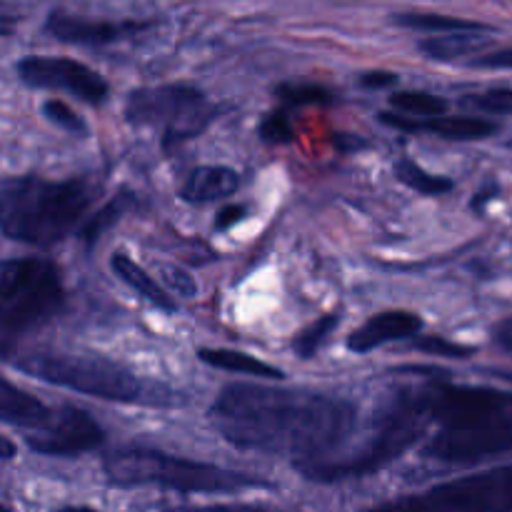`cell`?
Listing matches in <instances>:
<instances>
[{
  "instance_id": "cell-1",
  "label": "cell",
  "mask_w": 512,
  "mask_h": 512,
  "mask_svg": "<svg viewBox=\"0 0 512 512\" xmlns=\"http://www.w3.org/2000/svg\"><path fill=\"white\" fill-rule=\"evenodd\" d=\"M210 423L235 448L290 458L300 468L335 458L358 425V410L315 390L235 383L210 405Z\"/></svg>"
},
{
  "instance_id": "cell-2",
  "label": "cell",
  "mask_w": 512,
  "mask_h": 512,
  "mask_svg": "<svg viewBox=\"0 0 512 512\" xmlns=\"http://www.w3.org/2000/svg\"><path fill=\"white\" fill-rule=\"evenodd\" d=\"M435 433L425 458L468 465L512 453V393L430 380L420 385Z\"/></svg>"
},
{
  "instance_id": "cell-3",
  "label": "cell",
  "mask_w": 512,
  "mask_h": 512,
  "mask_svg": "<svg viewBox=\"0 0 512 512\" xmlns=\"http://www.w3.org/2000/svg\"><path fill=\"white\" fill-rule=\"evenodd\" d=\"M98 193L100 185L88 178L13 175L0 188V228L5 238L50 248L83 228Z\"/></svg>"
},
{
  "instance_id": "cell-4",
  "label": "cell",
  "mask_w": 512,
  "mask_h": 512,
  "mask_svg": "<svg viewBox=\"0 0 512 512\" xmlns=\"http://www.w3.org/2000/svg\"><path fill=\"white\" fill-rule=\"evenodd\" d=\"M13 365L30 378L108 403L145 405V408H178L185 403L183 395L170 385L140 378L123 363H115L103 355L30 353L15 360Z\"/></svg>"
},
{
  "instance_id": "cell-5",
  "label": "cell",
  "mask_w": 512,
  "mask_h": 512,
  "mask_svg": "<svg viewBox=\"0 0 512 512\" xmlns=\"http://www.w3.org/2000/svg\"><path fill=\"white\" fill-rule=\"evenodd\" d=\"M430 430H433V423H430L420 385L403 388L380 410L368 443L360 445L355 453L345 455V458L300 465L295 470L313 483H340V480L365 478V475H373L395 463L400 455H405L420 440L428 438Z\"/></svg>"
},
{
  "instance_id": "cell-6",
  "label": "cell",
  "mask_w": 512,
  "mask_h": 512,
  "mask_svg": "<svg viewBox=\"0 0 512 512\" xmlns=\"http://www.w3.org/2000/svg\"><path fill=\"white\" fill-rule=\"evenodd\" d=\"M103 473L115 488H163L173 493H240V490L273 488L268 480L238 470L178 458L165 450L130 445L103 460Z\"/></svg>"
},
{
  "instance_id": "cell-7",
  "label": "cell",
  "mask_w": 512,
  "mask_h": 512,
  "mask_svg": "<svg viewBox=\"0 0 512 512\" xmlns=\"http://www.w3.org/2000/svg\"><path fill=\"white\" fill-rule=\"evenodd\" d=\"M63 275L53 260L10 258L0 268V350L63 310Z\"/></svg>"
},
{
  "instance_id": "cell-8",
  "label": "cell",
  "mask_w": 512,
  "mask_h": 512,
  "mask_svg": "<svg viewBox=\"0 0 512 512\" xmlns=\"http://www.w3.org/2000/svg\"><path fill=\"white\" fill-rule=\"evenodd\" d=\"M215 118V108L203 90L183 83L138 88L125 100V120L130 125L160 128L163 148L185 143L203 133Z\"/></svg>"
},
{
  "instance_id": "cell-9",
  "label": "cell",
  "mask_w": 512,
  "mask_h": 512,
  "mask_svg": "<svg viewBox=\"0 0 512 512\" xmlns=\"http://www.w3.org/2000/svg\"><path fill=\"white\" fill-rule=\"evenodd\" d=\"M365 512H512V465L448 480Z\"/></svg>"
},
{
  "instance_id": "cell-10",
  "label": "cell",
  "mask_w": 512,
  "mask_h": 512,
  "mask_svg": "<svg viewBox=\"0 0 512 512\" xmlns=\"http://www.w3.org/2000/svg\"><path fill=\"white\" fill-rule=\"evenodd\" d=\"M18 78L35 90H60L90 105L108 100V83L100 73L73 58H55V55H28L18 63Z\"/></svg>"
},
{
  "instance_id": "cell-11",
  "label": "cell",
  "mask_w": 512,
  "mask_h": 512,
  "mask_svg": "<svg viewBox=\"0 0 512 512\" xmlns=\"http://www.w3.org/2000/svg\"><path fill=\"white\" fill-rule=\"evenodd\" d=\"M105 440V430L95 423V418L85 410L63 405L50 410V418L35 433L25 435V445L33 453L50 455V458H73V455L90 453Z\"/></svg>"
},
{
  "instance_id": "cell-12",
  "label": "cell",
  "mask_w": 512,
  "mask_h": 512,
  "mask_svg": "<svg viewBox=\"0 0 512 512\" xmlns=\"http://www.w3.org/2000/svg\"><path fill=\"white\" fill-rule=\"evenodd\" d=\"M145 28H148V23H138V20H123V23L90 20L83 18V15L65 13V10H53L45 20V33L53 35L60 43L75 45H110Z\"/></svg>"
},
{
  "instance_id": "cell-13",
  "label": "cell",
  "mask_w": 512,
  "mask_h": 512,
  "mask_svg": "<svg viewBox=\"0 0 512 512\" xmlns=\"http://www.w3.org/2000/svg\"><path fill=\"white\" fill-rule=\"evenodd\" d=\"M380 120L385 125L403 133H430L435 138L443 140H485L490 135L498 133V123L488 118H473V115H443V118H430V120H415L405 118V115L395 113H380Z\"/></svg>"
},
{
  "instance_id": "cell-14",
  "label": "cell",
  "mask_w": 512,
  "mask_h": 512,
  "mask_svg": "<svg viewBox=\"0 0 512 512\" xmlns=\"http://www.w3.org/2000/svg\"><path fill=\"white\" fill-rule=\"evenodd\" d=\"M423 330V318L408 310H385V313L373 315L368 323L353 330L348 338L350 353H373L383 345L400 343V340H413Z\"/></svg>"
},
{
  "instance_id": "cell-15",
  "label": "cell",
  "mask_w": 512,
  "mask_h": 512,
  "mask_svg": "<svg viewBox=\"0 0 512 512\" xmlns=\"http://www.w3.org/2000/svg\"><path fill=\"white\" fill-rule=\"evenodd\" d=\"M240 175L228 165H200L180 185V198L190 205L215 203L238 193Z\"/></svg>"
},
{
  "instance_id": "cell-16",
  "label": "cell",
  "mask_w": 512,
  "mask_h": 512,
  "mask_svg": "<svg viewBox=\"0 0 512 512\" xmlns=\"http://www.w3.org/2000/svg\"><path fill=\"white\" fill-rule=\"evenodd\" d=\"M50 410L53 408H48L43 400L13 385L8 378L0 385V418L3 423L23 430V435L35 433L50 418Z\"/></svg>"
},
{
  "instance_id": "cell-17",
  "label": "cell",
  "mask_w": 512,
  "mask_h": 512,
  "mask_svg": "<svg viewBox=\"0 0 512 512\" xmlns=\"http://www.w3.org/2000/svg\"><path fill=\"white\" fill-rule=\"evenodd\" d=\"M110 268H113V273L118 275V278L123 280L133 293H138L140 298H145L158 310H165V313H175V310H178V305H175V300L170 298L168 290L160 288V285L153 280V275H150L148 270L140 268L130 255L113 253L110 255Z\"/></svg>"
},
{
  "instance_id": "cell-18",
  "label": "cell",
  "mask_w": 512,
  "mask_h": 512,
  "mask_svg": "<svg viewBox=\"0 0 512 512\" xmlns=\"http://www.w3.org/2000/svg\"><path fill=\"white\" fill-rule=\"evenodd\" d=\"M198 358L205 365L215 370H225V373L235 375H253V378H265V380H283L285 373L275 365L263 363L260 358L248 353H240V350H228V348H203L198 350Z\"/></svg>"
},
{
  "instance_id": "cell-19",
  "label": "cell",
  "mask_w": 512,
  "mask_h": 512,
  "mask_svg": "<svg viewBox=\"0 0 512 512\" xmlns=\"http://www.w3.org/2000/svg\"><path fill=\"white\" fill-rule=\"evenodd\" d=\"M488 45V38L483 33H450V35H433L418 43V50L430 60L440 63H453V60H473L478 58L480 50Z\"/></svg>"
},
{
  "instance_id": "cell-20",
  "label": "cell",
  "mask_w": 512,
  "mask_h": 512,
  "mask_svg": "<svg viewBox=\"0 0 512 512\" xmlns=\"http://www.w3.org/2000/svg\"><path fill=\"white\" fill-rule=\"evenodd\" d=\"M393 23L408 30H423L433 35H450V33H493V28L478 20L453 18V15L440 13H398L393 15Z\"/></svg>"
},
{
  "instance_id": "cell-21",
  "label": "cell",
  "mask_w": 512,
  "mask_h": 512,
  "mask_svg": "<svg viewBox=\"0 0 512 512\" xmlns=\"http://www.w3.org/2000/svg\"><path fill=\"white\" fill-rule=\"evenodd\" d=\"M395 178L403 185H408L410 190H415V193L430 195V198H438V195L450 193V190L455 188L453 180L445 178V175L428 173V170L420 168V165L410 158H400L398 163H395Z\"/></svg>"
},
{
  "instance_id": "cell-22",
  "label": "cell",
  "mask_w": 512,
  "mask_h": 512,
  "mask_svg": "<svg viewBox=\"0 0 512 512\" xmlns=\"http://www.w3.org/2000/svg\"><path fill=\"white\" fill-rule=\"evenodd\" d=\"M390 105L400 115H410L415 120L443 118L445 110H448V100L440 98V95L425 93V90H400V93L390 95Z\"/></svg>"
},
{
  "instance_id": "cell-23",
  "label": "cell",
  "mask_w": 512,
  "mask_h": 512,
  "mask_svg": "<svg viewBox=\"0 0 512 512\" xmlns=\"http://www.w3.org/2000/svg\"><path fill=\"white\" fill-rule=\"evenodd\" d=\"M130 205H133V195L130 193L115 195V198L108 200V203H105L103 208L93 215V218L85 220V225L80 228V240H83L88 248L90 245H95V240H98L105 230L113 228V225L123 218L125 210H128Z\"/></svg>"
},
{
  "instance_id": "cell-24",
  "label": "cell",
  "mask_w": 512,
  "mask_h": 512,
  "mask_svg": "<svg viewBox=\"0 0 512 512\" xmlns=\"http://www.w3.org/2000/svg\"><path fill=\"white\" fill-rule=\"evenodd\" d=\"M340 318L338 315H323V318L315 320L313 325H308L305 330H300L293 340V350L303 360H310L320 350V345H325V340L330 338L335 328H338Z\"/></svg>"
},
{
  "instance_id": "cell-25",
  "label": "cell",
  "mask_w": 512,
  "mask_h": 512,
  "mask_svg": "<svg viewBox=\"0 0 512 512\" xmlns=\"http://www.w3.org/2000/svg\"><path fill=\"white\" fill-rule=\"evenodd\" d=\"M413 348L418 353L433 355V358H450V360H468L475 355L473 345L455 343L450 338H440V335H425V338H415Z\"/></svg>"
},
{
  "instance_id": "cell-26",
  "label": "cell",
  "mask_w": 512,
  "mask_h": 512,
  "mask_svg": "<svg viewBox=\"0 0 512 512\" xmlns=\"http://www.w3.org/2000/svg\"><path fill=\"white\" fill-rule=\"evenodd\" d=\"M43 115L48 123H53L55 128H60L63 133L75 135V138H85V135H88V125H85V120L80 118L68 103H63V100H45Z\"/></svg>"
},
{
  "instance_id": "cell-27",
  "label": "cell",
  "mask_w": 512,
  "mask_h": 512,
  "mask_svg": "<svg viewBox=\"0 0 512 512\" xmlns=\"http://www.w3.org/2000/svg\"><path fill=\"white\" fill-rule=\"evenodd\" d=\"M278 98L283 100L285 105H320V103H330L333 95L330 90H325L323 85H315V83H283L278 85Z\"/></svg>"
},
{
  "instance_id": "cell-28",
  "label": "cell",
  "mask_w": 512,
  "mask_h": 512,
  "mask_svg": "<svg viewBox=\"0 0 512 512\" xmlns=\"http://www.w3.org/2000/svg\"><path fill=\"white\" fill-rule=\"evenodd\" d=\"M468 108H478L488 115H512V90L510 88H493V90H485V93L478 95H468L463 100Z\"/></svg>"
},
{
  "instance_id": "cell-29",
  "label": "cell",
  "mask_w": 512,
  "mask_h": 512,
  "mask_svg": "<svg viewBox=\"0 0 512 512\" xmlns=\"http://www.w3.org/2000/svg\"><path fill=\"white\" fill-rule=\"evenodd\" d=\"M260 138L265 140V143H290L293 140V125H290V118H288V110H273V113H268L263 118V123H260L258 128Z\"/></svg>"
},
{
  "instance_id": "cell-30",
  "label": "cell",
  "mask_w": 512,
  "mask_h": 512,
  "mask_svg": "<svg viewBox=\"0 0 512 512\" xmlns=\"http://www.w3.org/2000/svg\"><path fill=\"white\" fill-rule=\"evenodd\" d=\"M163 278L165 283H168L170 290H175V293L180 295V298H195V293H198V285H195V280L190 278L185 270L180 268H170V265H163Z\"/></svg>"
},
{
  "instance_id": "cell-31",
  "label": "cell",
  "mask_w": 512,
  "mask_h": 512,
  "mask_svg": "<svg viewBox=\"0 0 512 512\" xmlns=\"http://www.w3.org/2000/svg\"><path fill=\"white\" fill-rule=\"evenodd\" d=\"M468 65L470 68H485V70H512V48L480 53L478 58L468 60Z\"/></svg>"
},
{
  "instance_id": "cell-32",
  "label": "cell",
  "mask_w": 512,
  "mask_h": 512,
  "mask_svg": "<svg viewBox=\"0 0 512 512\" xmlns=\"http://www.w3.org/2000/svg\"><path fill=\"white\" fill-rule=\"evenodd\" d=\"M245 218H248V205H240V203L225 205V208H220L218 215H215V228L230 230L233 225H238L240 220Z\"/></svg>"
},
{
  "instance_id": "cell-33",
  "label": "cell",
  "mask_w": 512,
  "mask_h": 512,
  "mask_svg": "<svg viewBox=\"0 0 512 512\" xmlns=\"http://www.w3.org/2000/svg\"><path fill=\"white\" fill-rule=\"evenodd\" d=\"M168 512H280V510L265 508V505L233 503V505H200V508H183V510H168Z\"/></svg>"
},
{
  "instance_id": "cell-34",
  "label": "cell",
  "mask_w": 512,
  "mask_h": 512,
  "mask_svg": "<svg viewBox=\"0 0 512 512\" xmlns=\"http://www.w3.org/2000/svg\"><path fill=\"white\" fill-rule=\"evenodd\" d=\"M398 83V75L388 73V70H373V73L360 75V85L368 90H380V88H390V85Z\"/></svg>"
},
{
  "instance_id": "cell-35",
  "label": "cell",
  "mask_w": 512,
  "mask_h": 512,
  "mask_svg": "<svg viewBox=\"0 0 512 512\" xmlns=\"http://www.w3.org/2000/svg\"><path fill=\"white\" fill-rule=\"evenodd\" d=\"M493 343L498 345L500 350L512 355V318L500 320L498 325L493 328Z\"/></svg>"
},
{
  "instance_id": "cell-36",
  "label": "cell",
  "mask_w": 512,
  "mask_h": 512,
  "mask_svg": "<svg viewBox=\"0 0 512 512\" xmlns=\"http://www.w3.org/2000/svg\"><path fill=\"white\" fill-rule=\"evenodd\" d=\"M498 193H500V188L495 183H490L485 190H478V195H475V200H473V210H475V213H483L485 205H488L490 200L498 198Z\"/></svg>"
},
{
  "instance_id": "cell-37",
  "label": "cell",
  "mask_w": 512,
  "mask_h": 512,
  "mask_svg": "<svg viewBox=\"0 0 512 512\" xmlns=\"http://www.w3.org/2000/svg\"><path fill=\"white\" fill-rule=\"evenodd\" d=\"M58 512H98V510L90 508V505H65V508H60Z\"/></svg>"
},
{
  "instance_id": "cell-38",
  "label": "cell",
  "mask_w": 512,
  "mask_h": 512,
  "mask_svg": "<svg viewBox=\"0 0 512 512\" xmlns=\"http://www.w3.org/2000/svg\"><path fill=\"white\" fill-rule=\"evenodd\" d=\"M3 458L5 460L13 458V443H10V438H3Z\"/></svg>"
},
{
  "instance_id": "cell-39",
  "label": "cell",
  "mask_w": 512,
  "mask_h": 512,
  "mask_svg": "<svg viewBox=\"0 0 512 512\" xmlns=\"http://www.w3.org/2000/svg\"><path fill=\"white\" fill-rule=\"evenodd\" d=\"M3 512H10V510H8V508H5V510H3Z\"/></svg>"
}]
</instances>
